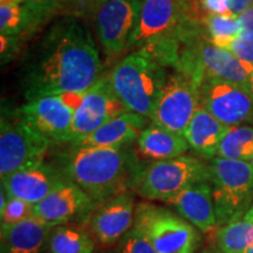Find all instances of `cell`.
Returning a JSON list of instances; mask_svg holds the SVG:
<instances>
[{
	"label": "cell",
	"instance_id": "cell-1",
	"mask_svg": "<svg viewBox=\"0 0 253 253\" xmlns=\"http://www.w3.org/2000/svg\"><path fill=\"white\" fill-rule=\"evenodd\" d=\"M101 61L93 38L77 19L56 23L37 46L24 73L27 100L66 91L84 93L99 80Z\"/></svg>",
	"mask_w": 253,
	"mask_h": 253
},
{
	"label": "cell",
	"instance_id": "cell-2",
	"mask_svg": "<svg viewBox=\"0 0 253 253\" xmlns=\"http://www.w3.org/2000/svg\"><path fill=\"white\" fill-rule=\"evenodd\" d=\"M59 169L97 205L126 192L141 170L129 148L79 145L60 156Z\"/></svg>",
	"mask_w": 253,
	"mask_h": 253
},
{
	"label": "cell",
	"instance_id": "cell-3",
	"mask_svg": "<svg viewBox=\"0 0 253 253\" xmlns=\"http://www.w3.org/2000/svg\"><path fill=\"white\" fill-rule=\"evenodd\" d=\"M168 77L166 66L137 50L116 63L108 79L114 93L128 112L150 120Z\"/></svg>",
	"mask_w": 253,
	"mask_h": 253
},
{
	"label": "cell",
	"instance_id": "cell-4",
	"mask_svg": "<svg viewBox=\"0 0 253 253\" xmlns=\"http://www.w3.org/2000/svg\"><path fill=\"white\" fill-rule=\"evenodd\" d=\"M178 53V71L199 87L204 82L219 80L249 87L253 65L246 63L229 50L212 45L199 34L182 40Z\"/></svg>",
	"mask_w": 253,
	"mask_h": 253
},
{
	"label": "cell",
	"instance_id": "cell-5",
	"mask_svg": "<svg viewBox=\"0 0 253 253\" xmlns=\"http://www.w3.org/2000/svg\"><path fill=\"white\" fill-rule=\"evenodd\" d=\"M209 167L218 226L242 219L253 204L252 164L216 157Z\"/></svg>",
	"mask_w": 253,
	"mask_h": 253
},
{
	"label": "cell",
	"instance_id": "cell-6",
	"mask_svg": "<svg viewBox=\"0 0 253 253\" xmlns=\"http://www.w3.org/2000/svg\"><path fill=\"white\" fill-rule=\"evenodd\" d=\"M198 33L201 28L190 17L188 0H142L137 26L126 49L169 39L184 40Z\"/></svg>",
	"mask_w": 253,
	"mask_h": 253
},
{
	"label": "cell",
	"instance_id": "cell-7",
	"mask_svg": "<svg viewBox=\"0 0 253 253\" xmlns=\"http://www.w3.org/2000/svg\"><path fill=\"white\" fill-rule=\"evenodd\" d=\"M202 182H210V167L198 158L183 155L156 161L141 169L134 186L143 198L168 203L189 186Z\"/></svg>",
	"mask_w": 253,
	"mask_h": 253
},
{
	"label": "cell",
	"instance_id": "cell-8",
	"mask_svg": "<svg viewBox=\"0 0 253 253\" xmlns=\"http://www.w3.org/2000/svg\"><path fill=\"white\" fill-rule=\"evenodd\" d=\"M134 227L156 253H195L201 240L197 227L191 223L167 209L150 204L136 208Z\"/></svg>",
	"mask_w": 253,
	"mask_h": 253
},
{
	"label": "cell",
	"instance_id": "cell-9",
	"mask_svg": "<svg viewBox=\"0 0 253 253\" xmlns=\"http://www.w3.org/2000/svg\"><path fill=\"white\" fill-rule=\"evenodd\" d=\"M50 144L28 125L20 112L14 120L2 115L0 122L1 181L25 167L43 162Z\"/></svg>",
	"mask_w": 253,
	"mask_h": 253
},
{
	"label": "cell",
	"instance_id": "cell-10",
	"mask_svg": "<svg viewBox=\"0 0 253 253\" xmlns=\"http://www.w3.org/2000/svg\"><path fill=\"white\" fill-rule=\"evenodd\" d=\"M142 0H107L93 17L104 54L118 56L125 52L137 26Z\"/></svg>",
	"mask_w": 253,
	"mask_h": 253
},
{
	"label": "cell",
	"instance_id": "cell-11",
	"mask_svg": "<svg viewBox=\"0 0 253 253\" xmlns=\"http://www.w3.org/2000/svg\"><path fill=\"white\" fill-rule=\"evenodd\" d=\"M199 107L198 88L194 82L179 73L169 75L150 121L161 128L184 135Z\"/></svg>",
	"mask_w": 253,
	"mask_h": 253
},
{
	"label": "cell",
	"instance_id": "cell-12",
	"mask_svg": "<svg viewBox=\"0 0 253 253\" xmlns=\"http://www.w3.org/2000/svg\"><path fill=\"white\" fill-rule=\"evenodd\" d=\"M201 107L226 126L253 121V94L249 87L210 80L198 87Z\"/></svg>",
	"mask_w": 253,
	"mask_h": 253
},
{
	"label": "cell",
	"instance_id": "cell-13",
	"mask_svg": "<svg viewBox=\"0 0 253 253\" xmlns=\"http://www.w3.org/2000/svg\"><path fill=\"white\" fill-rule=\"evenodd\" d=\"M126 112L128 110L114 93L108 77L99 79L94 86L84 91L81 106L74 112L69 143H78L104 123Z\"/></svg>",
	"mask_w": 253,
	"mask_h": 253
},
{
	"label": "cell",
	"instance_id": "cell-14",
	"mask_svg": "<svg viewBox=\"0 0 253 253\" xmlns=\"http://www.w3.org/2000/svg\"><path fill=\"white\" fill-rule=\"evenodd\" d=\"M97 207L86 192L66 178L54 191L34 205L33 214L50 227H55L80 223L91 217Z\"/></svg>",
	"mask_w": 253,
	"mask_h": 253
},
{
	"label": "cell",
	"instance_id": "cell-15",
	"mask_svg": "<svg viewBox=\"0 0 253 253\" xmlns=\"http://www.w3.org/2000/svg\"><path fill=\"white\" fill-rule=\"evenodd\" d=\"M20 113L28 125L50 143L71 142L74 112L56 95L28 101Z\"/></svg>",
	"mask_w": 253,
	"mask_h": 253
},
{
	"label": "cell",
	"instance_id": "cell-16",
	"mask_svg": "<svg viewBox=\"0 0 253 253\" xmlns=\"http://www.w3.org/2000/svg\"><path fill=\"white\" fill-rule=\"evenodd\" d=\"M61 170L40 162L25 167L1 181L9 198H19L37 205L65 181Z\"/></svg>",
	"mask_w": 253,
	"mask_h": 253
},
{
	"label": "cell",
	"instance_id": "cell-17",
	"mask_svg": "<svg viewBox=\"0 0 253 253\" xmlns=\"http://www.w3.org/2000/svg\"><path fill=\"white\" fill-rule=\"evenodd\" d=\"M135 202L129 192L100 204L91 214L90 230L101 244L113 245L134 226Z\"/></svg>",
	"mask_w": 253,
	"mask_h": 253
},
{
	"label": "cell",
	"instance_id": "cell-18",
	"mask_svg": "<svg viewBox=\"0 0 253 253\" xmlns=\"http://www.w3.org/2000/svg\"><path fill=\"white\" fill-rule=\"evenodd\" d=\"M168 204L175 208L181 217L202 232H211L218 226L212 186L210 182H202L189 186Z\"/></svg>",
	"mask_w": 253,
	"mask_h": 253
},
{
	"label": "cell",
	"instance_id": "cell-19",
	"mask_svg": "<svg viewBox=\"0 0 253 253\" xmlns=\"http://www.w3.org/2000/svg\"><path fill=\"white\" fill-rule=\"evenodd\" d=\"M149 119L138 114L126 112L101 126L84 140L71 145L99 148H128L138 140L147 128Z\"/></svg>",
	"mask_w": 253,
	"mask_h": 253
},
{
	"label": "cell",
	"instance_id": "cell-20",
	"mask_svg": "<svg viewBox=\"0 0 253 253\" xmlns=\"http://www.w3.org/2000/svg\"><path fill=\"white\" fill-rule=\"evenodd\" d=\"M52 229L34 214L13 225H1V253H41Z\"/></svg>",
	"mask_w": 253,
	"mask_h": 253
},
{
	"label": "cell",
	"instance_id": "cell-21",
	"mask_svg": "<svg viewBox=\"0 0 253 253\" xmlns=\"http://www.w3.org/2000/svg\"><path fill=\"white\" fill-rule=\"evenodd\" d=\"M227 128L207 109L199 107L186 128L184 137L196 154L205 160H213Z\"/></svg>",
	"mask_w": 253,
	"mask_h": 253
},
{
	"label": "cell",
	"instance_id": "cell-22",
	"mask_svg": "<svg viewBox=\"0 0 253 253\" xmlns=\"http://www.w3.org/2000/svg\"><path fill=\"white\" fill-rule=\"evenodd\" d=\"M189 148L184 135L161 128L153 123L141 132L137 140L140 154L154 162L183 156Z\"/></svg>",
	"mask_w": 253,
	"mask_h": 253
},
{
	"label": "cell",
	"instance_id": "cell-23",
	"mask_svg": "<svg viewBox=\"0 0 253 253\" xmlns=\"http://www.w3.org/2000/svg\"><path fill=\"white\" fill-rule=\"evenodd\" d=\"M49 253H93V237L84 227L60 225L53 227L47 240Z\"/></svg>",
	"mask_w": 253,
	"mask_h": 253
},
{
	"label": "cell",
	"instance_id": "cell-24",
	"mask_svg": "<svg viewBox=\"0 0 253 253\" xmlns=\"http://www.w3.org/2000/svg\"><path fill=\"white\" fill-rule=\"evenodd\" d=\"M217 157L227 160H253V128L249 126H229L218 147Z\"/></svg>",
	"mask_w": 253,
	"mask_h": 253
},
{
	"label": "cell",
	"instance_id": "cell-25",
	"mask_svg": "<svg viewBox=\"0 0 253 253\" xmlns=\"http://www.w3.org/2000/svg\"><path fill=\"white\" fill-rule=\"evenodd\" d=\"M216 244L221 253H245L253 244V224L242 218L220 226L216 233Z\"/></svg>",
	"mask_w": 253,
	"mask_h": 253
},
{
	"label": "cell",
	"instance_id": "cell-26",
	"mask_svg": "<svg viewBox=\"0 0 253 253\" xmlns=\"http://www.w3.org/2000/svg\"><path fill=\"white\" fill-rule=\"evenodd\" d=\"M207 39L220 48H226L235 38L238 37V20L231 14H207L204 18Z\"/></svg>",
	"mask_w": 253,
	"mask_h": 253
},
{
	"label": "cell",
	"instance_id": "cell-27",
	"mask_svg": "<svg viewBox=\"0 0 253 253\" xmlns=\"http://www.w3.org/2000/svg\"><path fill=\"white\" fill-rule=\"evenodd\" d=\"M28 26V17L23 5H0V33L14 37Z\"/></svg>",
	"mask_w": 253,
	"mask_h": 253
},
{
	"label": "cell",
	"instance_id": "cell-28",
	"mask_svg": "<svg viewBox=\"0 0 253 253\" xmlns=\"http://www.w3.org/2000/svg\"><path fill=\"white\" fill-rule=\"evenodd\" d=\"M28 17V25L41 23L49 15L71 7V0H28L24 4Z\"/></svg>",
	"mask_w": 253,
	"mask_h": 253
},
{
	"label": "cell",
	"instance_id": "cell-29",
	"mask_svg": "<svg viewBox=\"0 0 253 253\" xmlns=\"http://www.w3.org/2000/svg\"><path fill=\"white\" fill-rule=\"evenodd\" d=\"M34 205L19 198H8L4 210L0 211L1 225H13L33 216Z\"/></svg>",
	"mask_w": 253,
	"mask_h": 253
},
{
	"label": "cell",
	"instance_id": "cell-30",
	"mask_svg": "<svg viewBox=\"0 0 253 253\" xmlns=\"http://www.w3.org/2000/svg\"><path fill=\"white\" fill-rule=\"evenodd\" d=\"M120 253H156L148 239L132 226L120 240Z\"/></svg>",
	"mask_w": 253,
	"mask_h": 253
},
{
	"label": "cell",
	"instance_id": "cell-31",
	"mask_svg": "<svg viewBox=\"0 0 253 253\" xmlns=\"http://www.w3.org/2000/svg\"><path fill=\"white\" fill-rule=\"evenodd\" d=\"M224 49L229 50L242 61L253 65V39L237 37Z\"/></svg>",
	"mask_w": 253,
	"mask_h": 253
},
{
	"label": "cell",
	"instance_id": "cell-32",
	"mask_svg": "<svg viewBox=\"0 0 253 253\" xmlns=\"http://www.w3.org/2000/svg\"><path fill=\"white\" fill-rule=\"evenodd\" d=\"M107 0H71L69 11L78 15H93L97 7Z\"/></svg>",
	"mask_w": 253,
	"mask_h": 253
},
{
	"label": "cell",
	"instance_id": "cell-33",
	"mask_svg": "<svg viewBox=\"0 0 253 253\" xmlns=\"http://www.w3.org/2000/svg\"><path fill=\"white\" fill-rule=\"evenodd\" d=\"M238 37L253 39V6L237 17Z\"/></svg>",
	"mask_w": 253,
	"mask_h": 253
},
{
	"label": "cell",
	"instance_id": "cell-34",
	"mask_svg": "<svg viewBox=\"0 0 253 253\" xmlns=\"http://www.w3.org/2000/svg\"><path fill=\"white\" fill-rule=\"evenodd\" d=\"M201 6L208 14H230V0H202Z\"/></svg>",
	"mask_w": 253,
	"mask_h": 253
},
{
	"label": "cell",
	"instance_id": "cell-35",
	"mask_svg": "<svg viewBox=\"0 0 253 253\" xmlns=\"http://www.w3.org/2000/svg\"><path fill=\"white\" fill-rule=\"evenodd\" d=\"M60 100L62 101L69 109L75 112L79 107L81 106L82 101H84V93H75V91H66V93H61L56 95Z\"/></svg>",
	"mask_w": 253,
	"mask_h": 253
},
{
	"label": "cell",
	"instance_id": "cell-36",
	"mask_svg": "<svg viewBox=\"0 0 253 253\" xmlns=\"http://www.w3.org/2000/svg\"><path fill=\"white\" fill-rule=\"evenodd\" d=\"M252 6L253 0H230V14L238 17Z\"/></svg>",
	"mask_w": 253,
	"mask_h": 253
},
{
	"label": "cell",
	"instance_id": "cell-37",
	"mask_svg": "<svg viewBox=\"0 0 253 253\" xmlns=\"http://www.w3.org/2000/svg\"><path fill=\"white\" fill-rule=\"evenodd\" d=\"M28 0H0V5H14V4H25Z\"/></svg>",
	"mask_w": 253,
	"mask_h": 253
},
{
	"label": "cell",
	"instance_id": "cell-38",
	"mask_svg": "<svg viewBox=\"0 0 253 253\" xmlns=\"http://www.w3.org/2000/svg\"><path fill=\"white\" fill-rule=\"evenodd\" d=\"M243 218H244L245 220H249V221H251V223L253 224V204L251 205V208L249 209V211H248V212L245 213V216L243 217Z\"/></svg>",
	"mask_w": 253,
	"mask_h": 253
},
{
	"label": "cell",
	"instance_id": "cell-39",
	"mask_svg": "<svg viewBox=\"0 0 253 253\" xmlns=\"http://www.w3.org/2000/svg\"><path fill=\"white\" fill-rule=\"evenodd\" d=\"M249 89L251 90V93L253 94V72L251 74V78H250V82H249Z\"/></svg>",
	"mask_w": 253,
	"mask_h": 253
},
{
	"label": "cell",
	"instance_id": "cell-40",
	"mask_svg": "<svg viewBox=\"0 0 253 253\" xmlns=\"http://www.w3.org/2000/svg\"><path fill=\"white\" fill-rule=\"evenodd\" d=\"M245 253H253V244H252L251 246H250V248H249L248 250H246Z\"/></svg>",
	"mask_w": 253,
	"mask_h": 253
},
{
	"label": "cell",
	"instance_id": "cell-41",
	"mask_svg": "<svg viewBox=\"0 0 253 253\" xmlns=\"http://www.w3.org/2000/svg\"><path fill=\"white\" fill-rule=\"evenodd\" d=\"M204 253H221V252L217 249V250H212V251H205Z\"/></svg>",
	"mask_w": 253,
	"mask_h": 253
},
{
	"label": "cell",
	"instance_id": "cell-42",
	"mask_svg": "<svg viewBox=\"0 0 253 253\" xmlns=\"http://www.w3.org/2000/svg\"><path fill=\"white\" fill-rule=\"evenodd\" d=\"M250 163H251V164H252V167H253V160H252V161H251V162H250Z\"/></svg>",
	"mask_w": 253,
	"mask_h": 253
}]
</instances>
